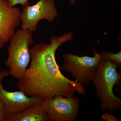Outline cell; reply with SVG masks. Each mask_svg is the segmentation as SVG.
I'll return each instance as SVG.
<instances>
[{"label":"cell","mask_w":121,"mask_h":121,"mask_svg":"<svg viewBox=\"0 0 121 121\" xmlns=\"http://www.w3.org/2000/svg\"><path fill=\"white\" fill-rule=\"evenodd\" d=\"M73 33L52 36L50 43H39L29 50L31 62L17 83V88L27 96H38L43 100L57 95L73 97L75 92L86 94L83 84L64 76L56 62V50L72 39Z\"/></svg>","instance_id":"1"},{"label":"cell","mask_w":121,"mask_h":121,"mask_svg":"<svg viewBox=\"0 0 121 121\" xmlns=\"http://www.w3.org/2000/svg\"><path fill=\"white\" fill-rule=\"evenodd\" d=\"M118 67L110 60H101L92 79L103 112L107 110L112 113L121 110V99L113 92L115 85L119 86L121 83V74L117 71Z\"/></svg>","instance_id":"2"},{"label":"cell","mask_w":121,"mask_h":121,"mask_svg":"<svg viewBox=\"0 0 121 121\" xmlns=\"http://www.w3.org/2000/svg\"><path fill=\"white\" fill-rule=\"evenodd\" d=\"M10 41L8 49V56L5 64L9 68V75L19 79L30 62L29 48L34 43L32 32L22 28L18 29Z\"/></svg>","instance_id":"3"},{"label":"cell","mask_w":121,"mask_h":121,"mask_svg":"<svg viewBox=\"0 0 121 121\" xmlns=\"http://www.w3.org/2000/svg\"><path fill=\"white\" fill-rule=\"evenodd\" d=\"M94 57L85 56H80L71 53L65 52L63 55L64 63L60 68L62 70L71 73L74 81L83 85H89L101 60L99 53L93 49Z\"/></svg>","instance_id":"4"},{"label":"cell","mask_w":121,"mask_h":121,"mask_svg":"<svg viewBox=\"0 0 121 121\" xmlns=\"http://www.w3.org/2000/svg\"><path fill=\"white\" fill-rule=\"evenodd\" d=\"M21 14L22 29L36 31L38 22L45 19L52 23L58 17L55 0H39L35 4L23 7Z\"/></svg>","instance_id":"5"},{"label":"cell","mask_w":121,"mask_h":121,"mask_svg":"<svg viewBox=\"0 0 121 121\" xmlns=\"http://www.w3.org/2000/svg\"><path fill=\"white\" fill-rule=\"evenodd\" d=\"M79 100L73 97L57 95L42 100L41 104L50 120L72 121L76 120L79 110Z\"/></svg>","instance_id":"6"},{"label":"cell","mask_w":121,"mask_h":121,"mask_svg":"<svg viewBox=\"0 0 121 121\" xmlns=\"http://www.w3.org/2000/svg\"><path fill=\"white\" fill-rule=\"evenodd\" d=\"M9 75L8 70H0V99L4 103L5 115L18 112L42 101L38 96L29 97L21 91H9L3 86L2 80Z\"/></svg>","instance_id":"7"},{"label":"cell","mask_w":121,"mask_h":121,"mask_svg":"<svg viewBox=\"0 0 121 121\" xmlns=\"http://www.w3.org/2000/svg\"><path fill=\"white\" fill-rule=\"evenodd\" d=\"M21 12L19 8L10 6L5 0H0V51L21 23Z\"/></svg>","instance_id":"8"},{"label":"cell","mask_w":121,"mask_h":121,"mask_svg":"<svg viewBox=\"0 0 121 121\" xmlns=\"http://www.w3.org/2000/svg\"><path fill=\"white\" fill-rule=\"evenodd\" d=\"M49 120L48 115L44 109L40 102L18 112L6 116L4 121H47Z\"/></svg>","instance_id":"9"},{"label":"cell","mask_w":121,"mask_h":121,"mask_svg":"<svg viewBox=\"0 0 121 121\" xmlns=\"http://www.w3.org/2000/svg\"><path fill=\"white\" fill-rule=\"evenodd\" d=\"M99 55L101 59L110 60L117 64L121 69V51L117 54H114L112 52H107L103 51L99 54Z\"/></svg>","instance_id":"10"},{"label":"cell","mask_w":121,"mask_h":121,"mask_svg":"<svg viewBox=\"0 0 121 121\" xmlns=\"http://www.w3.org/2000/svg\"><path fill=\"white\" fill-rule=\"evenodd\" d=\"M12 7H15L17 4L22 5L23 7L29 4L28 0H5Z\"/></svg>","instance_id":"11"},{"label":"cell","mask_w":121,"mask_h":121,"mask_svg":"<svg viewBox=\"0 0 121 121\" xmlns=\"http://www.w3.org/2000/svg\"><path fill=\"white\" fill-rule=\"evenodd\" d=\"M101 117L106 121H119L117 117L109 113L106 112L101 115Z\"/></svg>","instance_id":"12"},{"label":"cell","mask_w":121,"mask_h":121,"mask_svg":"<svg viewBox=\"0 0 121 121\" xmlns=\"http://www.w3.org/2000/svg\"><path fill=\"white\" fill-rule=\"evenodd\" d=\"M5 116L4 104L0 99V121H4Z\"/></svg>","instance_id":"13"},{"label":"cell","mask_w":121,"mask_h":121,"mask_svg":"<svg viewBox=\"0 0 121 121\" xmlns=\"http://www.w3.org/2000/svg\"><path fill=\"white\" fill-rule=\"evenodd\" d=\"M69 4L73 6L75 4L77 0H69Z\"/></svg>","instance_id":"14"}]
</instances>
